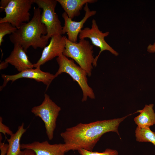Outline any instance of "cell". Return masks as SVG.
Instances as JSON below:
<instances>
[{"label":"cell","mask_w":155,"mask_h":155,"mask_svg":"<svg viewBox=\"0 0 155 155\" xmlns=\"http://www.w3.org/2000/svg\"><path fill=\"white\" fill-rule=\"evenodd\" d=\"M131 115L88 123H80L66 129L60 134L65 153L81 149L92 151L101 137L107 132H115L119 136L118 128L120 123Z\"/></svg>","instance_id":"cell-1"},{"label":"cell","mask_w":155,"mask_h":155,"mask_svg":"<svg viewBox=\"0 0 155 155\" xmlns=\"http://www.w3.org/2000/svg\"><path fill=\"white\" fill-rule=\"evenodd\" d=\"M41 11L40 8L34 7L31 19L22 24L9 36L11 42L21 45L26 52L30 46L35 49L43 48L48 43L49 40L42 36L46 34L47 31L45 26L41 22Z\"/></svg>","instance_id":"cell-2"},{"label":"cell","mask_w":155,"mask_h":155,"mask_svg":"<svg viewBox=\"0 0 155 155\" xmlns=\"http://www.w3.org/2000/svg\"><path fill=\"white\" fill-rule=\"evenodd\" d=\"M65 41L63 55L75 61L79 66L85 70L90 77L92 75L94 58L93 45L86 39H80L78 42H73L64 36Z\"/></svg>","instance_id":"cell-3"},{"label":"cell","mask_w":155,"mask_h":155,"mask_svg":"<svg viewBox=\"0 0 155 155\" xmlns=\"http://www.w3.org/2000/svg\"><path fill=\"white\" fill-rule=\"evenodd\" d=\"M56 61L59 67L54 75L55 78L62 73L68 74L80 87L83 93L82 102L86 101L88 97L95 98L93 90L88 83V74L85 70L75 63L73 60L69 59L63 54L57 57Z\"/></svg>","instance_id":"cell-4"},{"label":"cell","mask_w":155,"mask_h":155,"mask_svg":"<svg viewBox=\"0 0 155 155\" xmlns=\"http://www.w3.org/2000/svg\"><path fill=\"white\" fill-rule=\"evenodd\" d=\"M33 2L42 11L41 20L45 26L47 31L46 34L42 36L43 37L49 40L53 36L63 34V26L55 12L57 0H33Z\"/></svg>","instance_id":"cell-5"},{"label":"cell","mask_w":155,"mask_h":155,"mask_svg":"<svg viewBox=\"0 0 155 155\" xmlns=\"http://www.w3.org/2000/svg\"><path fill=\"white\" fill-rule=\"evenodd\" d=\"M61 107L58 106L46 94L42 103L31 109V112L35 116L40 118L44 122L46 133L49 139L52 140L56 127V122Z\"/></svg>","instance_id":"cell-6"},{"label":"cell","mask_w":155,"mask_h":155,"mask_svg":"<svg viewBox=\"0 0 155 155\" xmlns=\"http://www.w3.org/2000/svg\"><path fill=\"white\" fill-rule=\"evenodd\" d=\"M33 0H10L4 10L5 16L1 18L0 23L8 22L17 29L30 20L29 12Z\"/></svg>","instance_id":"cell-7"},{"label":"cell","mask_w":155,"mask_h":155,"mask_svg":"<svg viewBox=\"0 0 155 155\" xmlns=\"http://www.w3.org/2000/svg\"><path fill=\"white\" fill-rule=\"evenodd\" d=\"M109 34V32H103L100 30L96 20L93 19L92 21L91 28H85L82 29L79 34L78 37L80 39L89 38L93 45L100 49L98 55L94 58L93 66H96L98 59L104 51H108L115 56L119 55L118 53L110 46L104 39V38L108 36Z\"/></svg>","instance_id":"cell-8"},{"label":"cell","mask_w":155,"mask_h":155,"mask_svg":"<svg viewBox=\"0 0 155 155\" xmlns=\"http://www.w3.org/2000/svg\"><path fill=\"white\" fill-rule=\"evenodd\" d=\"M40 68V67H38L34 69H28L13 75L2 74L1 77L3 82L0 87L1 90L4 88L9 81L13 82L21 78L33 79L38 82H42L47 86V90L52 81L55 78V75L49 72L42 71Z\"/></svg>","instance_id":"cell-9"},{"label":"cell","mask_w":155,"mask_h":155,"mask_svg":"<svg viewBox=\"0 0 155 155\" xmlns=\"http://www.w3.org/2000/svg\"><path fill=\"white\" fill-rule=\"evenodd\" d=\"M84 9L85 12L84 16L79 22L72 20L64 12L62 14L64 21V26H63L62 34L66 33L68 40L71 42H77L78 36L84 23L89 18L95 15L96 13L95 10H90L88 3L85 5Z\"/></svg>","instance_id":"cell-10"},{"label":"cell","mask_w":155,"mask_h":155,"mask_svg":"<svg viewBox=\"0 0 155 155\" xmlns=\"http://www.w3.org/2000/svg\"><path fill=\"white\" fill-rule=\"evenodd\" d=\"M65 45L64 36L56 35L52 36L49 44L44 48L39 59L36 63L33 64L34 67H40L46 62L63 54Z\"/></svg>","instance_id":"cell-11"},{"label":"cell","mask_w":155,"mask_h":155,"mask_svg":"<svg viewBox=\"0 0 155 155\" xmlns=\"http://www.w3.org/2000/svg\"><path fill=\"white\" fill-rule=\"evenodd\" d=\"M21 149H30L33 150L35 155H65L64 144H51L48 141H35L30 143L21 144Z\"/></svg>","instance_id":"cell-12"},{"label":"cell","mask_w":155,"mask_h":155,"mask_svg":"<svg viewBox=\"0 0 155 155\" xmlns=\"http://www.w3.org/2000/svg\"><path fill=\"white\" fill-rule=\"evenodd\" d=\"M14 44L13 49L5 61L13 66L19 72L33 68V64L29 60L23 47L18 44Z\"/></svg>","instance_id":"cell-13"},{"label":"cell","mask_w":155,"mask_h":155,"mask_svg":"<svg viewBox=\"0 0 155 155\" xmlns=\"http://www.w3.org/2000/svg\"><path fill=\"white\" fill-rule=\"evenodd\" d=\"M68 17L71 19L80 15V11L87 3H92L96 0H57Z\"/></svg>","instance_id":"cell-14"},{"label":"cell","mask_w":155,"mask_h":155,"mask_svg":"<svg viewBox=\"0 0 155 155\" xmlns=\"http://www.w3.org/2000/svg\"><path fill=\"white\" fill-rule=\"evenodd\" d=\"M154 104H146L144 108L137 111L140 114L134 119L137 127H150L155 124V113L153 109Z\"/></svg>","instance_id":"cell-15"},{"label":"cell","mask_w":155,"mask_h":155,"mask_svg":"<svg viewBox=\"0 0 155 155\" xmlns=\"http://www.w3.org/2000/svg\"><path fill=\"white\" fill-rule=\"evenodd\" d=\"M24 123H22L18 127L16 132L7 139L8 148L6 155H18L21 151L20 141L23 135L26 130V129L24 128Z\"/></svg>","instance_id":"cell-16"},{"label":"cell","mask_w":155,"mask_h":155,"mask_svg":"<svg viewBox=\"0 0 155 155\" xmlns=\"http://www.w3.org/2000/svg\"><path fill=\"white\" fill-rule=\"evenodd\" d=\"M136 140L139 142H149L155 145V132L151 130L150 127H137L135 131Z\"/></svg>","instance_id":"cell-17"},{"label":"cell","mask_w":155,"mask_h":155,"mask_svg":"<svg viewBox=\"0 0 155 155\" xmlns=\"http://www.w3.org/2000/svg\"><path fill=\"white\" fill-rule=\"evenodd\" d=\"M17 28L8 22L0 23V46L3 41V37L7 34L14 33Z\"/></svg>","instance_id":"cell-18"},{"label":"cell","mask_w":155,"mask_h":155,"mask_svg":"<svg viewBox=\"0 0 155 155\" xmlns=\"http://www.w3.org/2000/svg\"><path fill=\"white\" fill-rule=\"evenodd\" d=\"M80 155H118V152L116 150L107 148L102 152H92L84 149L78 150Z\"/></svg>","instance_id":"cell-19"},{"label":"cell","mask_w":155,"mask_h":155,"mask_svg":"<svg viewBox=\"0 0 155 155\" xmlns=\"http://www.w3.org/2000/svg\"><path fill=\"white\" fill-rule=\"evenodd\" d=\"M2 118L1 117H0V132L3 133L5 135L6 134L11 135L13 133L9 129V128L3 123Z\"/></svg>","instance_id":"cell-20"},{"label":"cell","mask_w":155,"mask_h":155,"mask_svg":"<svg viewBox=\"0 0 155 155\" xmlns=\"http://www.w3.org/2000/svg\"><path fill=\"white\" fill-rule=\"evenodd\" d=\"M8 148V144H5L0 141V149L1 150L0 155H6Z\"/></svg>","instance_id":"cell-21"},{"label":"cell","mask_w":155,"mask_h":155,"mask_svg":"<svg viewBox=\"0 0 155 155\" xmlns=\"http://www.w3.org/2000/svg\"><path fill=\"white\" fill-rule=\"evenodd\" d=\"M21 151L18 155H35V152L32 150L30 149H24Z\"/></svg>","instance_id":"cell-22"},{"label":"cell","mask_w":155,"mask_h":155,"mask_svg":"<svg viewBox=\"0 0 155 155\" xmlns=\"http://www.w3.org/2000/svg\"><path fill=\"white\" fill-rule=\"evenodd\" d=\"M10 0H1L0 3V9H4L8 5Z\"/></svg>","instance_id":"cell-23"},{"label":"cell","mask_w":155,"mask_h":155,"mask_svg":"<svg viewBox=\"0 0 155 155\" xmlns=\"http://www.w3.org/2000/svg\"><path fill=\"white\" fill-rule=\"evenodd\" d=\"M147 51L150 53L155 52V40L153 44H149L147 48Z\"/></svg>","instance_id":"cell-24"},{"label":"cell","mask_w":155,"mask_h":155,"mask_svg":"<svg viewBox=\"0 0 155 155\" xmlns=\"http://www.w3.org/2000/svg\"><path fill=\"white\" fill-rule=\"evenodd\" d=\"M8 63H6L5 61L1 62L0 65V69L6 68L8 65Z\"/></svg>","instance_id":"cell-25"}]
</instances>
